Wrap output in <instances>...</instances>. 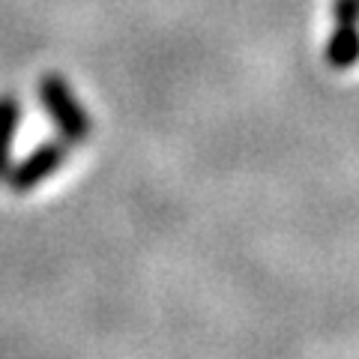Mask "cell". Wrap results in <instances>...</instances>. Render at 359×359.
Instances as JSON below:
<instances>
[{"instance_id":"obj_1","label":"cell","mask_w":359,"mask_h":359,"mask_svg":"<svg viewBox=\"0 0 359 359\" xmlns=\"http://www.w3.org/2000/svg\"><path fill=\"white\" fill-rule=\"evenodd\" d=\"M36 96H39L42 111L51 117L54 126H57L60 138H66L72 147L90 138L93 123H90V114L84 111V105L78 102L75 90L66 84V78H60L57 72L42 75L36 84Z\"/></svg>"},{"instance_id":"obj_2","label":"cell","mask_w":359,"mask_h":359,"mask_svg":"<svg viewBox=\"0 0 359 359\" xmlns=\"http://www.w3.org/2000/svg\"><path fill=\"white\" fill-rule=\"evenodd\" d=\"M69 153H72V144L60 138V135L36 144L25 159L13 162V168H9V174H6L9 189H13L15 195H30L36 186H42L45 180L60 171L63 162L69 159Z\"/></svg>"},{"instance_id":"obj_3","label":"cell","mask_w":359,"mask_h":359,"mask_svg":"<svg viewBox=\"0 0 359 359\" xmlns=\"http://www.w3.org/2000/svg\"><path fill=\"white\" fill-rule=\"evenodd\" d=\"M323 60L339 72L359 63V21H335L323 48Z\"/></svg>"},{"instance_id":"obj_4","label":"cell","mask_w":359,"mask_h":359,"mask_svg":"<svg viewBox=\"0 0 359 359\" xmlns=\"http://www.w3.org/2000/svg\"><path fill=\"white\" fill-rule=\"evenodd\" d=\"M18 123H21V99L13 90L0 93V183L6 180L9 168H13V144H15Z\"/></svg>"}]
</instances>
